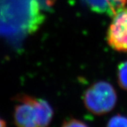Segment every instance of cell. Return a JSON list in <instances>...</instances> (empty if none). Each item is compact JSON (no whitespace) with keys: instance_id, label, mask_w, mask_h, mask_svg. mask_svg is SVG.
I'll return each mask as SVG.
<instances>
[{"instance_id":"1","label":"cell","mask_w":127,"mask_h":127,"mask_svg":"<svg viewBox=\"0 0 127 127\" xmlns=\"http://www.w3.org/2000/svg\"><path fill=\"white\" fill-rule=\"evenodd\" d=\"M14 122L17 127H48L54 116L50 104L43 99L28 95L17 97Z\"/></svg>"},{"instance_id":"2","label":"cell","mask_w":127,"mask_h":127,"mask_svg":"<svg viewBox=\"0 0 127 127\" xmlns=\"http://www.w3.org/2000/svg\"><path fill=\"white\" fill-rule=\"evenodd\" d=\"M83 103L90 112L102 116L110 112L117 103V94L111 84L99 81L92 85L83 95Z\"/></svg>"},{"instance_id":"3","label":"cell","mask_w":127,"mask_h":127,"mask_svg":"<svg viewBox=\"0 0 127 127\" xmlns=\"http://www.w3.org/2000/svg\"><path fill=\"white\" fill-rule=\"evenodd\" d=\"M112 18L107 31L108 44L116 51L127 52V7Z\"/></svg>"},{"instance_id":"4","label":"cell","mask_w":127,"mask_h":127,"mask_svg":"<svg viewBox=\"0 0 127 127\" xmlns=\"http://www.w3.org/2000/svg\"><path fill=\"white\" fill-rule=\"evenodd\" d=\"M90 10L113 17L125 7L127 0H81Z\"/></svg>"},{"instance_id":"5","label":"cell","mask_w":127,"mask_h":127,"mask_svg":"<svg viewBox=\"0 0 127 127\" xmlns=\"http://www.w3.org/2000/svg\"><path fill=\"white\" fill-rule=\"evenodd\" d=\"M118 78L120 87L122 89L127 90V61L119 64Z\"/></svg>"},{"instance_id":"6","label":"cell","mask_w":127,"mask_h":127,"mask_svg":"<svg viewBox=\"0 0 127 127\" xmlns=\"http://www.w3.org/2000/svg\"><path fill=\"white\" fill-rule=\"evenodd\" d=\"M106 127H127V118L121 114L115 115L110 119Z\"/></svg>"},{"instance_id":"7","label":"cell","mask_w":127,"mask_h":127,"mask_svg":"<svg viewBox=\"0 0 127 127\" xmlns=\"http://www.w3.org/2000/svg\"><path fill=\"white\" fill-rule=\"evenodd\" d=\"M61 127H89L86 123L77 119H70L64 121Z\"/></svg>"},{"instance_id":"8","label":"cell","mask_w":127,"mask_h":127,"mask_svg":"<svg viewBox=\"0 0 127 127\" xmlns=\"http://www.w3.org/2000/svg\"><path fill=\"white\" fill-rule=\"evenodd\" d=\"M0 127H6V123L1 118H0Z\"/></svg>"}]
</instances>
